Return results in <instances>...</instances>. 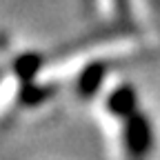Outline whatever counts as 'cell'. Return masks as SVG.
Instances as JSON below:
<instances>
[{"mask_svg":"<svg viewBox=\"0 0 160 160\" xmlns=\"http://www.w3.org/2000/svg\"><path fill=\"white\" fill-rule=\"evenodd\" d=\"M56 93V87L53 85H33V82H25L20 87V102L25 107H38L42 105L45 100H49L51 96Z\"/></svg>","mask_w":160,"mask_h":160,"instance_id":"obj_4","label":"cell"},{"mask_svg":"<svg viewBox=\"0 0 160 160\" xmlns=\"http://www.w3.org/2000/svg\"><path fill=\"white\" fill-rule=\"evenodd\" d=\"M153 145V133L149 127V120L142 113H133L125 118V147L131 156L140 158L147 156Z\"/></svg>","mask_w":160,"mask_h":160,"instance_id":"obj_1","label":"cell"},{"mask_svg":"<svg viewBox=\"0 0 160 160\" xmlns=\"http://www.w3.org/2000/svg\"><path fill=\"white\" fill-rule=\"evenodd\" d=\"M105 73H107V67L105 62H91L87 65L78 76V96L82 100H89L98 93L100 85L105 80Z\"/></svg>","mask_w":160,"mask_h":160,"instance_id":"obj_3","label":"cell"},{"mask_svg":"<svg viewBox=\"0 0 160 160\" xmlns=\"http://www.w3.org/2000/svg\"><path fill=\"white\" fill-rule=\"evenodd\" d=\"M38 69H40V58H38V56H31V53L20 56V58L16 60V65H13V73H16V78H18L22 85H25V82H33Z\"/></svg>","mask_w":160,"mask_h":160,"instance_id":"obj_5","label":"cell"},{"mask_svg":"<svg viewBox=\"0 0 160 160\" xmlns=\"http://www.w3.org/2000/svg\"><path fill=\"white\" fill-rule=\"evenodd\" d=\"M136 105H138V98H136V91L131 85H120L107 96V109H109V113H113L118 118L133 116Z\"/></svg>","mask_w":160,"mask_h":160,"instance_id":"obj_2","label":"cell"}]
</instances>
